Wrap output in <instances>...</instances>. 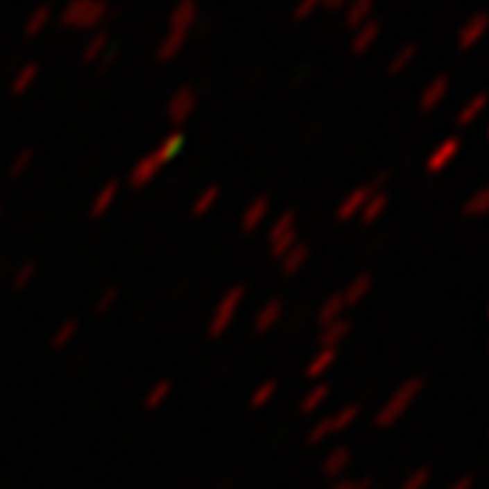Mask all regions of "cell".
<instances>
[{"instance_id":"1","label":"cell","mask_w":489,"mask_h":489,"mask_svg":"<svg viewBox=\"0 0 489 489\" xmlns=\"http://www.w3.org/2000/svg\"><path fill=\"white\" fill-rule=\"evenodd\" d=\"M424 386H427V381L419 378V375L402 381L397 389L391 391V397L384 402V408L375 413V427H378V429H389V427H394V424L400 422V419L411 411V405L419 400V394L424 391Z\"/></svg>"},{"instance_id":"2","label":"cell","mask_w":489,"mask_h":489,"mask_svg":"<svg viewBox=\"0 0 489 489\" xmlns=\"http://www.w3.org/2000/svg\"><path fill=\"white\" fill-rule=\"evenodd\" d=\"M359 416H361V405H359V402L343 405L337 413H332V416H326V419L313 424V429L307 432V443H310V446H318V443H324L329 438L345 432L351 424H357Z\"/></svg>"},{"instance_id":"3","label":"cell","mask_w":489,"mask_h":489,"mask_svg":"<svg viewBox=\"0 0 489 489\" xmlns=\"http://www.w3.org/2000/svg\"><path fill=\"white\" fill-rule=\"evenodd\" d=\"M245 293H248L245 286H231V289L221 296V302L215 304V313H212V318H209V324H207V334H209L212 340L223 337L228 332V326L234 324V318H237V313H239V307H242V302H245Z\"/></svg>"},{"instance_id":"4","label":"cell","mask_w":489,"mask_h":489,"mask_svg":"<svg viewBox=\"0 0 489 489\" xmlns=\"http://www.w3.org/2000/svg\"><path fill=\"white\" fill-rule=\"evenodd\" d=\"M169 163V158L163 155L161 150H155V153H150V155H144L141 161L136 163L133 169H130L128 174V185L133 191H141V188H147L155 177H158V171H161L163 166Z\"/></svg>"},{"instance_id":"5","label":"cell","mask_w":489,"mask_h":489,"mask_svg":"<svg viewBox=\"0 0 489 489\" xmlns=\"http://www.w3.org/2000/svg\"><path fill=\"white\" fill-rule=\"evenodd\" d=\"M375 194L372 188H370V182L367 185H357L354 191H348L345 198L337 204V209H334V218L340 221V223H348V221H354L359 218V212H361V207L367 204V198Z\"/></svg>"},{"instance_id":"6","label":"cell","mask_w":489,"mask_h":489,"mask_svg":"<svg viewBox=\"0 0 489 489\" xmlns=\"http://www.w3.org/2000/svg\"><path fill=\"white\" fill-rule=\"evenodd\" d=\"M269 209H272V201H269V196H256L248 207H245V212H242V231L245 234H253V231H259L264 223H266V218H269Z\"/></svg>"},{"instance_id":"7","label":"cell","mask_w":489,"mask_h":489,"mask_svg":"<svg viewBox=\"0 0 489 489\" xmlns=\"http://www.w3.org/2000/svg\"><path fill=\"white\" fill-rule=\"evenodd\" d=\"M283 313H286L283 299H269V302H264V304H261V310L256 313V318H253V332H256L259 337L269 334L275 326L280 324Z\"/></svg>"},{"instance_id":"8","label":"cell","mask_w":489,"mask_h":489,"mask_svg":"<svg viewBox=\"0 0 489 489\" xmlns=\"http://www.w3.org/2000/svg\"><path fill=\"white\" fill-rule=\"evenodd\" d=\"M351 462H354V452H351L348 446H334V449L324 456V462H321V473H324L326 479L337 481V479L351 467Z\"/></svg>"},{"instance_id":"9","label":"cell","mask_w":489,"mask_h":489,"mask_svg":"<svg viewBox=\"0 0 489 489\" xmlns=\"http://www.w3.org/2000/svg\"><path fill=\"white\" fill-rule=\"evenodd\" d=\"M459 155V141L456 139H446L432 155H429V161H427V174H440V171H446L452 163H454V158Z\"/></svg>"},{"instance_id":"10","label":"cell","mask_w":489,"mask_h":489,"mask_svg":"<svg viewBox=\"0 0 489 489\" xmlns=\"http://www.w3.org/2000/svg\"><path fill=\"white\" fill-rule=\"evenodd\" d=\"M372 291V275L370 272H359L357 277L343 289V302H345V310L348 307H359L364 299H367V293Z\"/></svg>"},{"instance_id":"11","label":"cell","mask_w":489,"mask_h":489,"mask_svg":"<svg viewBox=\"0 0 489 489\" xmlns=\"http://www.w3.org/2000/svg\"><path fill=\"white\" fill-rule=\"evenodd\" d=\"M334 364H337V351H334V348H318V351H316V357L310 359V361H307V367H304V378L318 384V381L324 378Z\"/></svg>"},{"instance_id":"12","label":"cell","mask_w":489,"mask_h":489,"mask_svg":"<svg viewBox=\"0 0 489 489\" xmlns=\"http://www.w3.org/2000/svg\"><path fill=\"white\" fill-rule=\"evenodd\" d=\"M340 318H345V302H343V293L334 291V293H329L324 299V304L318 307L316 324L324 329V326L334 324V321H340Z\"/></svg>"},{"instance_id":"13","label":"cell","mask_w":489,"mask_h":489,"mask_svg":"<svg viewBox=\"0 0 489 489\" xmlns=\"http://www.w3.org/2000/svg\"><path fill=\"white\" fill-rule=\"evenodd\" d=\"M117 196H120V182H117V180H109V182L96 194L93 204H90V218H103V215L114 207Z\"/></svg>"},{"instance_id":"14","label":"cell","mask_w":489,"mask_h":489,"mask_svg":"<svg viewBox=\"0 0 489 489\" xmlns=\"http://www.w3.org/2000/svg\"><path fill=\"white\" fill-rule=\"evenodd\" d=\"M386 207H389V194H386V191H378V194L370 196V198H367V204H364V207H361V212H359L361 226H372V223H378V221L384 218Z\"/></svg>"},{"instance_id":"15","label":"cell","mask_w":489,"mask_h":489,"mask_svg":"<svg viewBox=\"0 0 489 489\" xmlns=\"http://www.w3.org/2000/svg\"><path fill=\"white\" fill-rule=\"evenodd\" d=\"M351 329L354 324L348 321V318H340V321H334V324H329L321 329V337H318V345L321 348H340V343H345V337L351 334Z\"/></svg>"},{"instance_id":"16","label":"cell","mask_w":489,"mask_h":489,"mask_svg":"<svg viewBox=\"0 0 489 489\" xmlns=\"http://www.w3.org/2000/svg\"><path fill=\"white\" fill-rule=\"evenodd\" d=\"M307 261H310V248L304 242H296L291 250L280 259V269H283L286 277H293V275H299L307 266Z\"/></svg>"},{"instance_id":"17","label":"cell","mask_w":489,"mask_h":489,"mask_svg":"<svg viewBox=\"0 0 489 489\" xmlns=\"http://www.w3.org/2000/svg\"><path fill=\"white\" fill-rule=\"evenodd\" d=\"M329 394H332V386L324 384V381H318V384H313L310 391L302 397V402H299V413H304V416H310V413H316L321 405H324L326 400H329Z\"/></svg>"},{"instance_id":"18","label":"cell","mask_w":489,"mask_h":489,"mask_svg":"<svg viewBox=\"0 0 489 489\" xmlns=\"http://www.w3.org/2000/svg\"><path fill=\"white\" fill-rule=\"evenodd\" d=\"M171 389H174L171 378H161V381H155V384H153V389L144 394L141 408H144V411H158V408H163V402L169 400Z\"/></svg>"},{"instance_id":"19","label":"cell","mask_w":489,"mask_h":489,"mask_svg":"<svg viewBox=\"0 0 489 489\" xmlns=\"http://www.w3.org/2000/svg\"><path fill=\"white\" fill-rule=\"evenodd\" d=\"M221 201V185H207L201 194L196 196L194 207H191V215L194 218H204L207 212H212V207Z\"/></svg>"},{"instance_id":"20","label":"cell","mask_w":489,"mask_h":489,"mask_svg":"<svg viewBox=\"0 0 489 489\" xmlns=\"http://www.w3.org/2000/svg\"><path fill=\"white\" fill-rule=\"evenodd\" d=\"M76 332H79V321H76V318H65L63 324L58 326L55 332H52V340H49V345H52L55 351H63V348H68V345L74 343Z\"/></svg>"},{"instance_id":"21","label":"cell","mask_w":489,"mask_h":489,"mask_svg":"<svg viewBox=\"0 0 489 489\" xmlns=\"http://www.w3.org/2000/svg\"><path fill=\"white\" fill-rule=\"evenodd\" d=\"M487 212H489V191L487 188H479L476 194L462 204V215H465V218H481V215H487Z\"/></svg>"},{"instance_id":"22","label":"cell","mask_w":489,"mask_h":489,"mask_svg":"<svg viewBox=\"0 0 489 489\" xmlns=\"http://www.w3.org/2000/svg\"><path fill=\"white\" fill-rule=\"evenodd\" d=\"M35 272H38V264H35V261H25V264L11 275V289L17 293L28 291V286L35 280Z\"/></svg>"},{"instance_id":"23","label":"cell","mask_w":489,"mask_h":489,"mask_svg":"<svg viewBox=\"0 0 489 489\" xmlns=\"http://www.w3.org/2000/svg\"><path fill=\"white\" fill-rule=\"evenodd\" d=\"M275 394H277V381H275V378H269V381H264L259 389L250 394V402H248V405H250L253 411H259V408H264V405H269V402H272V397H275Z\"/></svg>"},{"instance_id":"24","label":"cell","mask_w":489,"mask_h":489,"mask_svg":"<svg viewBox=\"0 0 489 489\" xmlns=\"http://www.w3.org/2000/svg\"><path fill=\"white\" fill-rule=\"evenodd\" d=\"M296 242H299V231H296V228H293V231H286V234L277 237V239H272V242H269V253H272V259L280 261L289 250H291L293 245H296Z\"/></svg>"},{"instance_id":"25","label":"cell","mask_w":489,"mask_h":489,"mask_svg":"<svg viewBox=\"0 0 489 489\" xmlns=\"http://www.w3.org/2000/svg\"><path fill=\"white\" fill-rule=\"evenodd\" d=\"M293 228H296V212H293V209H286V212L272 223V228H269V242L277 239V237H283L286 231H293Z\"/></svg>"},{"instance_id":"26","label":"cell","mask_w":489,"mask_h":489,"mask_svg":"<svg viewBox=\"0 0 489 489\" xmlns=\"http://www.w3.org/2000/svg\"><path fill=\"white\" fill-rule=\"evenodd\" d=\"M117 299H120V289H106L103 293H98L96 304H93V310H96V316H106L114 304H117Z\"/></svg>"},{"instance_id":"27","label":"cell","mask_w":489,"mask_h":489,"mask_svg":"<svg viewBox=\"0 0 489 489\" xmlns=\"http://www.w3.org/2000/svg\"><path fill=\"white\" fill-rule=\"evenodd\" d=\"M429 479H432V470H429L427 465H422V467H416V470L402 481V487L400 489H427Z\"/></svg>"},{"instance_id":"28","label":"cell","mask_w":489,"mask_h":489,"mask_svg":"<svg viewBox=\"0 0 489 489\" xmlns=\"http://www.w3.org/2000/svg\"><path fill=\"white\" fill-rule=\"evenodd\" d=\"M31 161H33V153H31V150L19 153V155L14 158V163L8 166V177H22V174H25V169L31 166Z\"/></svg>"},{"instance_id":"29","label":"cell","mask_w":489,"mask_h":489,"mask_svg":"<svg viewBox=\"0 0 489 489\" xmlns=\"http://www.w3.org/2000/svg\"><path fill=\"white\" fill-rule=\"evenodd\" d=\"M329 489H372V479H337Z\"/></svg>"},{"instance_id":"30","label":"cell","mask_w":489,"mask_h":489,"mask_svg":"<svg viewBox=\"0 0 489 489\" xmlns=\"http://www.w3.org/2000/svg\"><path fill=\"white\" fill-rule=\"evenodd\" d=\"M473 484H476V479L467 473V476H459V479H456V481L449 489H473Z\"/></svg>"},{"instance_id":"31","label":"cell","mask_w":489,"mask_h":489,"mask_svg":"<svg viewBox=\"0 0 489 489\" xmlns=\"http://www.w3.org/2000/svg\"><path fill=\"white\" fill-rule=\"evenodd\" d=\"M476 109H479V103H476V106H470V109H467V112L462 114V123H470V117L476 114Z\"/></svg>"},{"instance_id":"32","label":"cell","mask_w":489,"mask_h":489,"mask_svg":"<svg viewBox=\"0 0 489 489\" xmlns=\"http://www.w3.org/2000/svg\"><path fill=\"white\" fill-rule=\"evenodd\" d=\"M0 212H3V207H0Z\"/></svg>"}]
</instances>
